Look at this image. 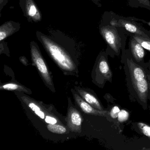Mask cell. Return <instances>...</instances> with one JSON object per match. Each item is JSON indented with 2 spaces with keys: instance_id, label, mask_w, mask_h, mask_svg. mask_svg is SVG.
<instances>
[{
  "instance_id": "9c48e42d",
  "label": "cell",
  "mask_w": 150,
  "mask_h": 150,
  "mask_svg": "<svg viewBox=\"0 0 150 150\" xmlns=\"http://www.w3.org/2000/svg\"><path fill=\"white\" fill-rule=\"evenodd\" d=\"M78 93L81 98L95 108L100 110H105V109L96 96L85 90L78 89Z\"/></svg>"
},
{
  "instance_id": "44dd1931",
  "label": "cell",
  "mask_w": 150,
  "mask_h": 150,
  "mask_svg": "<svg viewBox=\"0 0 150 150\" xmlns=\"http://www.w3.org/2000/svg\"><path fill=\"white\" fill-rule=\"evenodd\" d=\"M45 121L48 124H56L57 123V120L55 117L50 115H46Z\"/></svg>"
},
{
  "instance_id": "cb8c5ba5",
  "label": "cell",
  "mask_w": 150,
  "mask_h": 150,
  "mask_svg": "<svg viewBox=\"0 0 150 150\" xmlns=\"http://www.w3.org/2000/svg\"><path fill=\"white\" fill-rule=\"evenodd\" d=\"M1 1H2V0H1Z\"/></svg>"
},
{
  "instance_id": "603a6c76",
  "label": "cell",
  "mask_w": 150,
  "mask_h": 150,
  "mask_svg": "<svg viewBox=\"0 0 150 150\" xmlns=\"http://www.w3.org/2000/svg\"><path fill=\"white\" fill-rule=\"evenodd\" d=\"M100 0H94V1L97 4L98 6H101L100 3Z\"/></svg>"
},
{
  "instance_id": "3957f363",
  "label": "cell",
  "mask_w": 150,
  "mask_h": 150,
  "mask_svg": "<svg viewBox=\"0 0 150 150\" xmlns=\"http://www.w3.org/2000/svg\"><path fill=\"white\" fill-rule=\"evenodd\" d=\"M42 38L46 50L59 67L69 72L74 71L75 64L64 49L47 38L42 36Z\"/></svg>"
},
{
  "instance_id": "8fae6325",
  "label": "cell",
  "mask_w": 150,
  "mask_h": 150,
  "mask_svg": "<svg viewBox=\"0 0 150 150\" xmlns=\"http://www.w3.org/2000/svg\"><path fill=\"white\" fill-rule=\"evenodd\" d=\"M22 100L41 119H45L46 115L45 116V113L39 107L38 104H37L33 101L30 100L28 98H26V97H23Z\"/></svg>"
},
{
  "instance_id": "7c38bea8",
  "label": "cell",
  "mask_w": 150,
  "mask_h": 150,
  "mask_svg": "<svg viewBox=\"0 0 150 150\" xmlns=\"http://www.w3.org/2000/svg\"><path fill=\"white\" fill-rule=\"evenodd\" d=\"M127 5L132 8H143L150 11V0H126Z\"/></svg>"
},
{
  "instance_id": "d6986e66",
  "label": "cell",
  "mask_w": 150,
  "mask_h": 150,
  "mask_svg": "<svg viewBox=\"0 0 150 150\" xmlns=\"http://www.w3.org/2000/svg\"><path fill=\"white\" fill-rule=\"evenodd\" d=\"M144 68L145 69L148 80V86H149V95L148 99L150 100V60L145 63Z\"/></svg>"
},
{
  "instance_id": "7a4b0ae2",
  "label": "cell",
  "mask_w": 150,
  "mask_h": 150,
  "mask_svg": "<svg viewBox=\"0 0 150 150\" xmlns=\"http://www.w3.org/2000/svg\"><path fill=\"white\" fill-rule=\"evenodd\" d=\"M101 23L122 28L127 32L140 35L144 37L150 38V30L135 21L134 17H125L113 11H107L103 15Z\"/></svg>"
},
{
  "instance_id": "9a60e30c",
  "label": "cell",
  "mask_w": 150,
  "mask_h": 150,
  "mask_svg": "<svg viewBox=\"0 0 150 150\" xmlns=\"http://www.w3.org/2000/svg\"><path fill=\"white\" fill-rule=\"evenodd\" d=\"M13 30L14 28L10 23H6L1 26L0 30V40L2 41L5 39L7 37L11 34V32H13Z\"/></svg>"
},
{
  "instance_id": "30bf717a",
  "label": "cell",
  "mask_w": 150,
  "mask_h": 150,
  "mask_svg": "<svg viewBox=\"0 0 150 150\" xmlns=\"http://www.w3.org/2000/svg\"><path fill=\"white\" fill-rule=\"evenodd\" d=\"M26 9L27 14L34 21L41 20V15L32 0H26Z\"/></svg>"
},
{
  "instance_id": "4fadbf2b",
  "label": "cell",
  "mask_w": 150,
  "mask_h": 150,
  "mask_svg": "<svg viewBox=\"0 0 150 150\" xmlns=\"http://www.w3.org/2000/svg\"><path fill=\"white\" fill-rule=\"evenodd\" d=\"M126 33L128 36H130L135 38L141 45L144 49L147 50L150 52V38L144 37L140 35L132 34L127 32V31H126Z\"/></svg>"
},
{
  "instance_id": "5bb4252c",
  "label": "cell",
  "mask_w": 150,
  "mask_h": 150,
  "mask_svg": "<svg viewBox=\"0 0 150 150\" xmlns=\"http://www.w3.org/2000/svg\"><path fill=\"white\" fill-rule=\"evenodd\" d=\"M1 89L8 90V91H18L29 93L28 90L26 88L21 85L15 83H8L0 86Z\"/></svg>"
},
{
  "instance_id": "e0dca14e",
  "label": "cell",
  "mask_w": 150,
  "mask_h": 150,
  "mask_svg": "<svg viewBox=\"0 0 150 150\" xmlns=\"http://www.w3.org/2000/svg\"><path fill=\"white\" fill-rule=\"evenodd\" d=\"M137 126L139 131L146 137L150 138V125L142 122L137 123Z\"/></svg>"
},
{
  "instance_id": "7402d4cb",
  "label": "cell",
  "mask_w": 150,
  "mask_h": 150,
  "mask_svg": "<svg viewBox=\"0 0 150 150\" xmlns=\"http://www.w3.org/2000/svg\"><path fill=\"white\" fill-rule=\"evenodd\" d=\"M134 20L135 21H136L138 22H140L142 23H144V24H147L148 26H149V27H150V21H146L144 20H142V19H139V18H136V17H134Z\"/></svg>"
},
{
  "instance_id": "6da1fadb",
  "label": "cell",
  "mask_w": 150,
  "mask_h": 150,
  "mask_svg": "<svg viewBox=\"0 0 150 150\" xmlns=\"http://www.w3.org/2000/svg\"><path fill=\"white\" fill-rule=\"evenodd\" d=\"M100 33L108 45L106 52L108 55L114 57L122 55L125 52V44L128 35L126 30L109 24L101 23Z\"/></svg>"
},
{
  "instance_id": "8992f818",
  "label": "cell",
  "mask_w": 150,
  "mask_h": 150,
  "mask_svg": "<svg viewBox=\"0 0 150 150\" xmlns=\"http://www.w3.org/2000/svg\"><path fill=\"white\" fill-rule=\"evenodd\" d=\"M129 37V49L132 59L137 64L144 67L146 63L144 62V48L132 37Z\"/></svg>"
},
{
  "instance_id": "277c9868",
  "label": "cell",
  "mask_w": 150,
  "mask_h": 150,
  "mask_svg": "<svg viewBox=\"0 0 150 150\" xmlns=\"http://www.w3.org/2000/svg\"><path fill=\"white\" fill-rule=\"evenodd\" d=\"M108 54L105 52L100 53L94 68L93 79L95 84L103 88L107 81L112 82L113 74L108 60Z\"/></svg>"
},
{
  "instance_id": "ffe728a7",
  "label": "cell",
  "mask_w": 150,
  "mask_h": 150,
  "mask_svg": "<svg viewBox=\"0 0 150 150\" xmlns=\"http://www.w3.org/2000/svg\"><path fill=\"white\" fill-rule=\"evenodd\" d=\"M120 110L119 107L115 106L112 108L109 113V116L111 118L116 119L117 118L118 113L120 112Z\"/></svg>"
},
{
  "instance_id": "ac0fdd59",
  "label": "cell",
  "mask_w": 150,
  "mask_h": 150,
  "mask_svg": "<svg viewBox=\"0 0 150 150\" xmlns=\"http://www.w3.org/2000/svg\"><path fill=\"white\" fill-rule=\"evenodd\" d=\"M129 116V112L125 110H122L118 113L117 120L121 123L124 122L128 120Z\"/></svg>"
},
{
  "instance_id": "5b68a950",
  "label": "cell",
  "mask_w": 150,
  "mask_h": 150,
  "mask_svg": "<svg viewBox=\"0 0 150 150\" xmlns=\"http://www.w3.org/2000/svg\"><path fill=\"white\" fill-rule=\"evenodd\" d=\"M31 54L33 63L37 68L45 82L49 86H50L52 87L53 86L52 85V79L48 67L39 51L34 45H31Z\"/></svg>"
},
{
  "instance_id": "52a82bcc",
  "label": "cell",
  "mask_w": 150,
  "mask_h": 150,
  "mask_svg": "<svg viewBox=\"0 0 150 150\" xmlns=\"http://www.w3.org/2000/svg\"><path fill=\"white\" fill-rule=\"evenodd\" d=\"M67 125L73 132L80 133L81 131L82 117L80 113L74 107H70L67 113Z\"/></svg>"
},
{
  "instance_id": "2e32d148",
  "label": "cell",
  "mask_w": 150,
  "mask_h": 150,
  "mask_svg": "<svg viewBox=\"0 0 150 150\" xmlns=\"http://www.w3.org/2000/svg\"><path fill=\"white\" fill-rule=\"evenodd\" d=\"M47 128L50 131L57 134H62L65 133L67 129L62 125L57 124H49Z\"/></svg>"
},
{
  "instance_id": "ba28073f",
  "label": "cell",
  "mask_w": 150,
  "mask_h": 150,
  "mask_svg": "<svg viewBox=\"0 0 150 150\" xmlns=\"http://www.w3.org/2000/svg\"><path fill=\"white\" fill-rule=\"evenodd\" d=\"M74 98L78 106L81 109L87 114L105 117L108 118L109 117L110 112L108 110H100L96 109L85 101L81 97L77 94H73Z\"/></svg>"
}]
</instances>
